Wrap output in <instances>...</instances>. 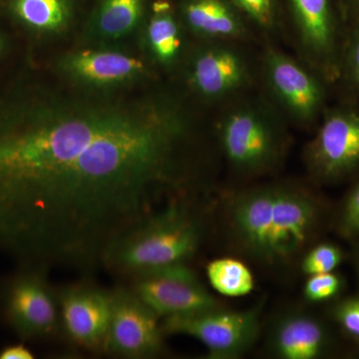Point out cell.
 Returning a JSON list of instances; mask_svg holds the SVG:
<instances>
[{
	"mask_svg": "<svg viewBox=\"0 0 359 359\" xmlns=\"http://www.w3.org/2000/svg\"><path fill=\"white\" fill-rule=\"evenodd\" d=\"M205 130L183 92L61 79L0 96V252L91 273L125 233L205 188Z\"/></svg>",
	"mask_w": 359,
	"mask_h": 359,
	"instance_id": "6da1fadb",
	"label": "cell"
},
{
	"mask_svg": "<svg viewBox=\"0 0 359 359\" xmlns=\"http://www.w3.org/2000/svg\"><path fill=\"white\" fill-rule=\"evenodd\" d=\"M323 197L304 182L252 184L222 200L219 219L238 257L271 271L299 268L327 222Z\"/></svg>",
	"mask_w": 359,
	"mask_h": 359,
	"instance_id": "7a4b0ae2",
	"label": "cell"
},
{
	"mask_svg": "<svg viewBox=\"0 0 359 359\" xmlns=\"http://www.w3.org/2000/svg\"><path fill=\"white\" fill-rule=\"evenodd\" d=\"M210 212L201 195L170 202L110 248L103 268L118 276L189 264L204 244Z\"/></svg>",
	"mask_w": 359,
	"mask_h": 359,
	"instance_id": "3957f363",
	"label": "cell"
},
{
	"mask_svg": "<svg viewBox=\"0 0 359 359\" xmlns=\"http://www.w3.org/2000/svg\"><path fill=\"white\" fill-rule=\"evenodd\" d=\"M254 90L221 105L214 126L215 140L231 171L248 182L278 172L292 142L289 123Z\"/></svg>",
	"mask_w": 359,
	"mask_h": 359,
	"instance_id": "277c9868",
	"label": "cell"
},
{
	"mask_svg": "<svg viewBox=\"0 0 359 359\" xmlns=\"http://www.w3.org/2000/svg\"><path fill=\"white\" fill-rule=\"evenodd\" d=\"M290 125L309 129L327 110L328 84L313 68L269 44L257 58V84Z\"/></svg>",
	"mask_w": 359,
	"mask_h": 359,
	"instance_id": "5b68a950",
	"label": "cell"
},
{
	"mask_svg": "<svg viewBox=\"0 0 359 359\" xmlns=\"http://www.w3.org/2000/svg\"><path fill=\"white\" fill-rule=\"evenodd\" d=\"M245 45L195 40L180 70L189 93L200 102L221 106L256 88L257 58Z\"/></svg>",
	"mask_w": 359,
	"mask_h": 359,
	"instance_id": "8992f818",
	"label": "cell"
},
{
	"mask_svg": "<svg viewBox=\"0 0 359 359\" xmlns=\"http://www.w3.org/2000/svg\"><path fill=\"white\" fill-rule=\"evenodd\" d=\"M264 304L249 309L235 311L222 306L188 316L161 320L166 335H186L199 340L212 359L242 358L262 334Z\"/></svg>",
	"mask_w": 359,
	"mask_h": 359,
	"instance_id": "52a82bcc",
	"label": "cell"
},
{
	"mask_svg": "<svg viewBox=\"0 0 359 359\" xmlns=\"http://www.w3.org/2000/svg\"><path fill=\"white\" fill-rule=\"evenodd\" d=\"M299 57L328 84L339 82L344 34L332 0H285Z\"/></svg>",
	"mask_w": 359,
	"mask_h": 359,
	"instance_id": "ba28073f",
	"label": "cell"
},
{
	"mask_svg": "<svg viewBox=\"0 0 359 359\" xmlns=\"http://www.w3.org/2000/svg\"><path fill=\"white\" fill-rule=\"evenodd\" d=\"M302 156L318 184L337 183L358 171L359 111L351 105L327 108Z\"/></svg>",
	"mask_w": 359,
	"mask_h": 359,
	"instance_id": "9c48e42d",
	"label": "cell"
},
{
	"mask_svg": "<svg viewBox=\"0 0 359 359\" xmlns=\"http://www.w3.org/2000/svg\"><path fill=\"white\" fill-rule=\"evenodd\" d=\"M48 269L20 266L4 294V314L22 340L45 339L61 330L57 292L48 280Z\"/></svg>",
	"mask_w": 359,
	"mask_h": 359,
	"instance_id": "30bf717a",
	"label": "cell"
},
{
	"mask_svg": "<svg viewBox=\"0 0 359 359\" xmlns=\"http://www.w3.org/2000/svg\"><path fill=\"white\" fill-rule=\"evenodd\" d=\"M147 57L122 46H84L58 59V74L71 83L99 90L128 88L151 79Z\"/></svg>",
	"mask_w": 359,
	"mask_h": 359,
	"instance_id": "8fae6325",
	"label": "cell"
},
{
	"mask_svg": "<svg viewBox=\"0 0 359 359\" xmlns=\"http://www.w3.org/2000/svg\"><path fill=\"white\" fill-rule=\"evenodd\" d=\"M128 280L132 292L161 320L224 306L205 289L189 264L149 269Z\"/></svg>",
	"mask_w": 359,
	"mask_h": 359,
	"instance_id": "7c38bea8",
	"label": "cell"
},
{
	"mask_svg": "<svg viewBox=\"0 0 359 359\" xmlns=\"http://www.w3.org/2000/svg\"><path fill=\"white\" fill-rule=\"evenodd\" d=\"M112 290L106 353L128 359L153 358L165 348L161 318L129 287Z\"/></svg>",
	"mask_w": 359,
	"mask_h": 359,
	"instance_id": "4fadbf2b",
	"label": "cell"
},
{
	"mask_svg": "<svg viewBox=\"0 0 359 359\" xmlns=\"http://www.w3.org/2000/svg\"><path fill=\"white\" fill-rule=\"evenodd\" d=\"M56 292L61 330L70 341L91 353H106L112 290L86 280L65 285Z\"/></svg>",
	"mask_w": 359,
	"mask_h": 359,
	"instance_id": "5bb4252c",
	"label": "cell"
},
{
	"mask_svg": "<svg viewBox=\"0 0 359 359\" xmlns=\"http://www.w3.org/2000/svg\"><path fill=\"white\" fill-rule=\"evenodd\" d=\"M266 351L278 359H321L332 355L337 341L318 316L302 311H282L269 325Z\"/></svg>",
	"mask_w": 359,
	"mask_h": 359,
	"instance_id": "9a60e30c",
	"label": "cell"
},
{
	"mask_svg": "<svg viewBox=\"0 0 359 359\" xmlns=\"http://www.w3.org/2000/svg\"><path fill=\"white\" fill-rule=\"evenodd\" d=\"M142 33L146 57L153 67L166 72L181 70L193 42L188 41L191 36L180 20L176 2L151 0Z\"/></svg>",
	"mask_w": 359,
	"mask_h": 359,
	"instance_id": "2e32d148",
	"label": "cell"
},
{
	"mask_svg": "<svg viewBox=\"0 0 359 359\" xmlns=\"http://www.w3.org/2000/svg\"><path fill=\"white\" fill-rule=\"evenodd\" d=\"M180 20L194 40L248 44L254 27L231 0H178Z\"/></svg>",
	"mask_w": 359,
	"mask_h": 359,
	"instance_id": "e0dca14e",
	"label": "cell"
},
{
	"mask_svg": "<svg viewBox=\"0 0 359 359\" xmlns=\"http://www.w3.org/2000/svg\"><path fill=\"white\" fill-rule=\"evenodd\" d=\"M151 0H96L84 26V46H121L142 32Z\"/></svg>",
	"mask_w": 359,
	"mask_h": 359,
	"instance_id": "ac0fdd59",
	"label": "cell"
},
{
	"mask_svg": "<svg viewBox=\"0 0 359 359\" xmlns=\"http://www.w3.org/2000/svg\"><path fill=\"white\" fill-rule=\"evenodd\" d=\"M4 13L14 25L39 36H55L70 29L75 0H2Z\"/></svg>",
	"mask_w": 359,
	"mask_h": 359,
	"instance_id": "d6986e66",
	"label": "cell"
},
{
	"mask_svg": "<svg viewBox=\"0 0 359 359\" xmlns=\"http://www.w3.org/2000/svg\"><path fill=\"white\" fill-rule=\"evenodd\" d=\"M205 271L212 289L224 297H245L256 287L254 273L242 259L219 257L210 262Z\"/></svg>",
	"mask_w": 359,
	"mask_h": 359,
	"instance_id": "ffe728a7",
	"label": "cell"
},
{
	"mask_svg": "<svg viewBox=\"0 0 359 359\" xmlns=\"http://www.w3.org/2000/svg\"><path fill=\"white\" fill-rule=\"evenodd\" d=\"M252 27L262 34L275 36L283 26L282 0H231Z\"/></svg>",
	"mask_w": 359,
	"mask_h": 359,
	"instance_id": "44dd1931",
	"label": "cell"
},
{
	"mask_svg": "<svg viewBox=\"0 0 359 359\" xmlns=\"http://www.w3.org/2000/svg\"><path fill=\"white\" fill-rule=\"evenodd\" d=\"M344 259V250L339 245L318 241L304 252L299 269L306 276L332 273L341 266Z\"/></svg>",
	"mask_w": 359,
	"mask_h": 359,
	"instance_id": "7402d4cb",
	"label": "cell"
},
{
	"mask_svg": "<svg viewBox=\"0 0 359 359\" xmlns=\"http://www.w3.org/2000/svg\"><path fill=\"white\" fill-rule=\"evenodd\" d=\"M349 23L351 27L342 41L339 82L359 97V18Z\"/></svg>",
	"mask_w": 359,
	"mask_h": 359,
	"instance_id": "603a6c76",
	"label": "cell"
},
{
	"mask_svg": "<svg viewBox=\"0 0 359 359\" xmlns=\"http://www.w3.org/2000/svg\"><path fill=\"white\" fill-rule=\"evenodd\" d=\"M344 276L337 273H318L306 276L302 294L304 301L309 304H318L334 302L339 299L346 287Z\"/></svg>",
	"mask_w": 359,
	"mask_h": 359,
	"instance_id": "cb8c5ba5",
	"label": "cell"
},
{
	"mask_svg": "<svg viewBox=\"0 0 359 359\" xmlns=\"http://www.w3.org/2000/svg\"><path fill=\"white\" fill-rule=\"evenodd\" d=\"M335 229L340 237L359 240V179L346 194L335 219Z\"/></svg>",
	"mask_w": 359,
	"mask_h": 359,
	"instance_id": "d4e9b609",
	"label": "cell"
},
{
	"mask_svg": "<svg viewBox=\"0 0 359 359\" xmlns=\"http://www.w3.org/2000/svg\"><path fill=\"white\" fill-rule=\"evenodd\" d=\"M328 314L347 337L359 341V294L332 302Z\"/></svg>",
	"mask_w": 359,
	"mask_h": 359,
	"instance_id": "484cf974",
	"label": "cell"
},
{
	"mask_svg": "<svg viewBox=\"0 0 359 359\" xmlns=\"http://www.w3.org/2000/svg\"><path fill=\"white\" fill-rule=\"evenodd\" d=\"M34 354L23 344H11L0 351V359H33Z\"/></svg>",
	"mask_w": 359,
	"mask_h": 359,
	"instance_id": "4316f807",
	"label": "cell"
},
{
	"mask_svg": "<svg viewBox=\"0 0 359 359\" xmlns=\"http://www.w3.org/2000/svg\"><path fill=\"white\" fill-rule=\"evenodd\" d=\"M339 9L342 20L351 22L359 18V0H341Z\"/></svg>",
	"mask_w": 359,
	"mask_h": 359,
	"instance_id": "83f0119b",
	"label": "cell"
},
{
	"mask_svg": "<svg viewBox=\"0 0 359 359\" xmlns=\"http://www.w3.org/2000/svg\"><path fill=\"white\" fill-rule=\"evenodd\" d=\"M354 264H355L356 273L359 278V245L355 250V255H354Z\"/></svg>",
	"mask_w": 359,
	"mask_h": 359,
	"instance_id": "f1b7e54d",
	"label": "cell"
},
{
	"mask_svg": "<svg viewBox=\"0 0 359 359\" xmlns=\"http://www.w3.org/2000/svg\"><path fill=\"white\" fill-rule=\"evenodd\" d=\"M4 46H6V41H4V36L0 34V56H1V54L4 53Z\"/></svg>",
	"mask_w": 359,
	"mask_h": 359,
	"instance_id": "f546056e",
	"label": "cell"
}]
</instances>
